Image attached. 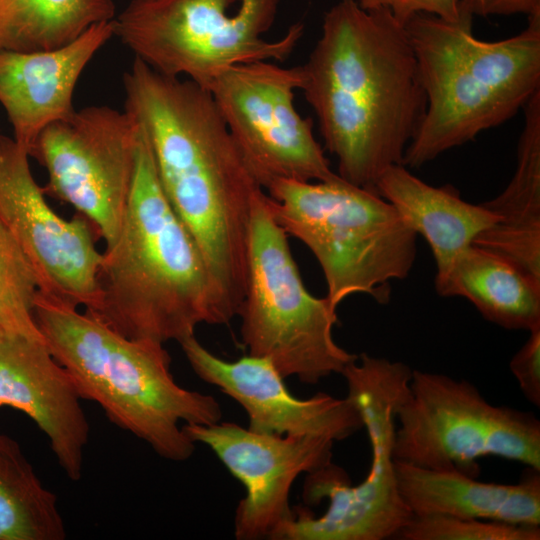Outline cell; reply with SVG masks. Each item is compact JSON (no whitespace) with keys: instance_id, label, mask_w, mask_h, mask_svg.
Here are the masks:
<instances>
[{"instance_id":"6","label":"cell","mask_w":540,"mask_h":540,"mask_svg":"<svg viewBox=\"0 0 540 540\" xmlns=\"http://www.w3.org/2000/svg\"><path fill=\"white\" fill-rule=\"evenodd\" d=\"M264 191L276 222L317 259L333 308L359 293L386 303L389 282L409 275L417 234L377 192L338 174L315 182L276 180Z\"/></svg>"},{"instance_id":"20","label":"cell","mask_w":540,"mask_h":540,"mask_svg":"<svg viewBox=\"0 0 540 540\" xmlns=\"http://www.w3.org/2000/svg\"><path fill=\"white\" fill-rule=\"evenodd\" d=\"M445 297L470 301L488 321L512 330L540 328V285L504 257L472 244L435 278Z\"/></svg>"},{"instance_id":"19","label":"cell","mask_w":540,"mask_h":540,"mask_svg":"<svg viewBox=\"0 0 540 540\" xmlns=\"http://www.w3.org/2000/svg\"><path fill=\"white\" fill-rule=\"evenodd\" d=\"M376 191L417 235L426 239L436 263L435 278L443 276L459 254L499 220L484 203L463 200L448 184L432 186L403 164L387 168Z\"/></svg>"},{"instance_id":"28","label":"cell","mask_w":540,"mask_h":540,"mask_svg":"<svg viewBox=\"0 0 540 540\" xmlns=\"http://www.w3.org/2000/svg\"><path fill=\"white\" fill-rule=\"evenodd\" d=\"M131 1H133V0H131Z\"/></svg>"},{"instance_id":"14","label":"cell","mask_w":540,"mask_h":540,"mask_svg":"<svg viewBox=\"0 0 540 540\" xmlns=\"http://www.w3.org/2000/svg\"><path fill=\"white\" fill-rule=\"evenodd\" d=\"M194 442L207 445L245 487L234 521L238 540L271 539L294 517L289 493L296 478L331 464L334 441L321 435H276L232 422L183 424Z\"/></svg>"},{"instance_id":"24","label":"cell","mask_w":540,"mask_h":540,"mask_svg":"<svg viewBox=\"0 0 540 540\" xmlns=\"http://www.w3.org/2000/svg\"><path fill=\"white\" fill-rule=\"evenodd\" d=\"M403 540H539V526L443 515H413L395 536Z\"/></svg>"},{"instance_id":"7","label":"cell","mask_w":540,"mask_h":540,"mask_svg":"<svg viewBox=\"0 0 540 540\" xmlns=\"http://www.w3.org/2000/svg\"><path fill=\"white\" fill-rule=\"evenodd\" d=\"M342 375L347 396L356 403L367 429L369 472L358 485H351L345 472L332 463L309 473L304 500L317 504L327 498V510L319 517L297 511L272 540H383L395 537L413 517L400 495L392 454L396 409L408 393L412 370L403 362L362 353Z\"/></svg>"},{"instance_id":"15","label":"cell","mask_w":540,"mask_h":540,"mask_svg":"<svg viewBox=\"0 0 540 540\" xmlns=\"http://www.w3.org/2000/svg\"><path fill=\"white\" fill-rule=\"evenodd\" d=\"M196 375L238 402L249 417L248 429L276 435H321L341 441L363 427L350 398L318 393L298 399L266 358L245 355L226 361L212 354L194 335L179 342Z\"/></svg>"},{"instance_id":"9","label":"cell","mask_w":540,"mask_h":540,"mask_svg":"<svg viewBox=\"0 0 540 540\" xmlns=\"http://www.w3.org/2000/svg\"><path fill=\"white\" fill-rule=\"evenodd\" d=\"M280 0H133L114 18L115 35L155 71L209 89L226 70L284 61L304 31L293 24L277 40L262 37Z\"/></svg>"},{"instance_id":"26","label":"cell","mask_w":540,"mask_h":540,"mask_svg":"<svg viewBox=\"0 0 540 540\" xmlns=\"http://www.w3.org/2000/svg\"><path fill=\"white\" fill-rule=\"evenodd\" d=\"M366 9L385 7L403 25L416 13L435 15L447 21L459 18L460 0H357Z\"/></svg>"},{"instance_id":"2","label":"cell","mask_w":540,"mask_h":540,"mask_svg":"<svg viewBox=\"0 0 540 540\" xmlns=\"http://www.w3.org/2000/svg\"><path fill=\"white\" fill-rule=\"evenodd\" d=\"M301 70L300 90L337 174L377 192L382 173L403 164L426 108L405 26L385 7L338 0Z\"/></svg>"},{"instance_id":"5","label":"cell","mask_w":540,"mask_h":540,"mask_svg":"<svg viewBox=\"0 0 540 540\" xmlns=\"http://www.w3.org/2000/svg\"><path fill=\"white\" fill-rule=\"evenodd\" d=\"M447 21L416 13L404 24L426 95L403 165L418 168L513 118L540 90V14L520 33L484 41L473 15Z\"/></svg>"},{"instance_id":"1","label":"cell","mask_w":540,"mask_h":540,"mask_svg":"<svg viewBox=\"0 0 540 540\" xmlns=\"http://www.w3.org/2000/svg\"><path fill=\"white\" fill-rule=\"evenodd\" d=\"M125 110L144 128L162 189L207 266L223 325L239 315L248 279V170L210 90L134 58Z\"/></svg>"},{"instance_id":"16","label":"cell","mask_w":540,"mask_h":540,"mask_svg":"<svg viewBox=\"0 0 540 540\" xmlns=\"http://www.w3.org/2000/svg\"><path fill=\"white\" fill-rule=\"evenodd\" d=\"M75 386L44 340H0V407L30 417L47 436L58 464L72 481L82 475L89 423Z\"/></svg>"},{"instance_id":"3","label":"cell","mask_w":540,"mask_h":540,"mask_svg":"<svg viewBox=\"0 0 540 540\" xmlns=\"http://www.w3.org/2000/svg\"><path fill=\"white\" fill-rule=\"evenodd\" d=\"M98 287L85 313L130 339L179 343L202 323L221 325L203 256L162 189L140 123L129 200L102 253Z\"/></svg>"},{"instance_id":"8","label":"cell","mask_w":540,"mask_h":540,"mask_svg":"<svg viewBox=\"0 0 540 540\" xmlns=\"http://www.w3.org/2000/svg\"><path fill=\"white\" fill-rule=\"evenodd\" d=\"M336 310L326 297L307 290L287 234L259 189L252 201L248 279L239 312L248 354L268 359L283 378L295 376L308 385L342 374L358 355L333 338Z\"/></svg>"},{"instance_id":"22","label":"cell","mask_w":540,"mask_h":540,"mask_svg":"<svg viewBox=\"0 0 540 540\" xmlns=\"http://www.w3.org/2000/svg\"><path fill=\"white\" fill-rule=\"evenodd\" d=\"M56 495L35 473L20 445L0 433V540H63Z\"/></svg>"},{"instance_id":"18","label":"cell","mask_w":540,"mask_h":540,"mask_svg":"<svg viewBox=\"0 0 540 540\" xmlns=\"http://www.w3.org/2000/svg\"><path fill=\"white\" fill-rule=\"evenodd\" d=\"M402 499L413 515H443L517 525L540 524V471L517 484L487 483L459 471L437 470L395 460Z\"/></svg>"},{"instance_id":"13","label":"cell","mask_w":540,"mask_h":540,"mask_svg":"<svg viewBox=\"0 0 540 540\" xmlns=\"http://www.w3.org/2000/svg\"><path fill=\"white\" fill-rule=\"evenodd\" d=\"M29 157L14 138L0 135V221L29 261L38 292L90 312L99 299L97 235L80 214L66 220L52 209Z\"/></svg>"},{"instance_id":"21","label":"cell","mask_w":540,"mask_h":540,"mask_svg":"<svg viewBox=\"0 0 540 540\" xmlns=\"http://www.w3.org/2000/svg\"><path fill=\"white\" fill-rule=\"evenodd\" d=\"M114 18L112 0H0V51L52 50Z\"/></svg>"},{"instance_id":"25","label":"cell","mask_w":540,"mask_h":540,"mask_svg":"<svg viewBox=\"0 0 540 540\" xmlns=\"http://www.w3.org/2000/svg\"><path fill=\"white\" fill-rule=\"evenodd\" d=\"M530 336L510 361V370L515 376L525 398L540 406V328L529 332Z\"/></svg>"},{"instance_id":"4","label":"cell","mask_w":540,"mask_h":540,"mask_svg":"<svg viewBox=\"0 0 540 540\" xmlns=\"http://www.w3.org/2000/svg\"><path fill=\"white\" fill-rule=\"evenodd\" d=\"M34 317L54 359L81 399L96 402L114 425L171 461H184L195 443L181 423L210 425L222 409L208 394L180 386L164 344L127 338L78 307L37 293Z\"/></svg>"},{"instance_id":"11","label":"cell","mask_w":540,"mask_h":540,"mask_svg":"<svg viewBox=\"0 0 540 540\" xmlns=\"http://www.w3.org/2000/svg\"><path fill=\"white\" fill-rule=\"evenodd\" d=\"M301 66L271 61L239 64L222 73L208 90L257 184L334 178L329 160L313 133L312 120L295 107Z\"/></svg>"},{"instance_id":"12","label":"cell","mask_w":540,"mask_h":540,"mask_svg":"<svg viewBox=\"0 0 540 540\" xmlns=\"http://www.w3.org/2000/svg\"><path fill=\"white\" fill-rule=\"evenodd\" d=\"M138 132L130 112L91 105L44 128L30 151L47 170L44 192L73 206L106 247L126 211Z\"/></svg>"},{"instance_id":"10","label":"cell","mask_w":540,"mask_h":540,"mask_svg":"<svg viewBox=\"0 0 540 540\" xmlns=\"http://www.w3.org/2000/svg\"><path fill=\"white\" fill-rule=\"evenodd\" d=\"M396 461L476 477L477 459L492 455L540 471V422L531 413L495 406L463 379L412 370L396 409Z\"/></svg>"},{"instance_id":"27","label":"cell","mask_w":540,"mask_h":540,"mask_svg":"<svg viewBox=\"0 0 540 540\" xmlns=\"http://www.w3.org/2000/svg\"><path fill=\"white\" fill-rule=\"evenodd\" d=\"M459 6L482 17L540 14V0H460Z\"/></svg>"},{"instance_id":"17","label":"cell","mask_w":540,"mask_h":540,"mask_svg":"<svg viewBox=\"0 0 540 540\" xmlns=\"http://www.w3.org/2000/svg\"><path fill=\"white\" fill-rule=\"evenodd\" d=\"M115 35L114 19L90 26L70 43L46 51H0V103L14 140L30 151L48 125L74 111L73 93L94 55Z\"/></svg>"},{"instance_id":"23","label":"cell","mask_w":540,"mask_h":540,"mask_svg":"<svg viewBox=\"0 0 540 540\" xmlns=\"http://www.w3.org/2000/svg\"><path fill=\"white\" fill-rule=\"evenodd\" d=\"M38 282L24 253L0 221V340H44L34 317Z\"/></svg>"}]
</instances>
